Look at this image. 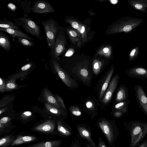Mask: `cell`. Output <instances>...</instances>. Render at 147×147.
Segmentation results:
<instances>
[{"mask_svg": "<svg viewBox=\"0 0 147 147\" xmlns=\"http://www.w3.org/2000/svg\"><path fill=\"white\" fill-rule=\"evenodd\" d=\"M53 57L52 59L53 67L60 79L68 87L75 86L76 85L75 82L61 68L57 62L54 59Z\"/></svg>", "mask_w": 147, "mask_h": 147, "instance_id": "5", "label": "cell"}, {"mask_svg": "<svg viewBox=\"0 0 147 147\" xmlns=\"http://www.w3.org/2000/svg\"><path fill=\"white\" fill-rule=\"evenodd\" d=\"M52 126L51 122L48 121L46 123L39 126L38 127L39 129H41L42 130L45 131H48L51 129Z\"/></svg>", "mask_w": 147, "mask_h": 147, "instance_id": "26", "label": "cell"}, {"mask_svg": "<svg viewBox=\"0 0 147 147\" xmlns=\"http://www.w3.org/2000/svg\"><path fill=\"white\" fill-rule=\"evenodd\" d=\"M98 147H107L104 142L100 137L98 138Z\"/></svg>", "mask_w": 147, "mask_h": 147, "instance_id": "36", "label": "cell"}, {"mask_svg": "<svg viewBox=\"0 0 147 147\" xmlns=\"http://www.w3.org/2000/svg\"><path fill=\"white\" fill-rule=\"evenodd\" d=\"M122 113L121 111H118L115 112L114 113V115L116 117H118L122 116Z\"/></svg>", "mask_w": 147, "mask_h": 147, "instance_id": "40", "label": "cell"}, {"mask_svg": "<svg viewBox=\"0 0 147 147\" xmlns=\"http://www.w3.org/2000/svg\"><path fill=\"white\" fill-rule=\"evenodd\" d=\"M43 96L44 99L47 103L58 108H62L55 97L47 88L44 89Z\"/></svg>", "mask_w": 147, "mask_h": 147, "instance_id": "13", "label": "cell"}, {"mask_svg": "<svg viewBox=\"0 0 147 147\" xmlns=\"http://www.w3.org/2000/svg\"><path fill=\"white\" fill-rule=\"evenodd\" d=\"M7 7L11 11L14 12L17 9V7L14 4L9 3L7 5Z\"/></svg>", "mask_w": 147, "mask_h": 147, "instance_id": "35", "label": "cell"}, {"mask_svg": "<svg viewBox=\"0 0 147 147\" xmlns=\"http://www.w3.org/2000/svg\"><path fill=\"white\" fill-rule=\"evenodd\" d=\"M41 24L45 32L47 47L50 49L51 54L52 55L58 27V24L55 20L51 18L42 21Z\"/></svg>", "mask_w": 147, "mask_h": 147, "instance_id": "3", "label": "cell"}, {"mask_svg": "<svg viewBox=\"0 0 147 147\" xmlns=\"http://www.w3.org/2000/svg\"><path fill=\"white\" fill-rule=\"evenodd\" d=\"M13 99V98H12V97H10L8 96L3 98L0 102V108H1L4 107Z\"/></svg>", "mask_w": 147, "mask_h": 147, "instance_id": "29", "label": "cell"}, {"mask_svg": "<svg viewBox=\"0 0 147 147\" xmlns=\"http://www.w3.org/2000/svg\"><path fill=\"white\" fill-rule=\"evenodd\" d=\"M0 46L5 50L9 51L11 48L9 38L4 32L0 31Z\"/></svg>", "mask_w": 147, "mask_h": 147, "instance_id": "14", "label": "cell"}, {"mask_svg": "<svg viewBox=\"0 0 147 147\" xmlns=\"http://www.w3.org/2000/svg\"><path fill=\"white\" fill-rule=\"evenodd\" d=\"M9 118L7 117H4L2 118L0 120L1 123H6L8 120Z\"/></svg>", "mask_w": 147, "mask_h": 147, "instance_id": "39", "label": "cell"}, {"mask_svg": "<svg viewBox=\"0 0 147 147\" xmlns=\"http://www.w3.org/2000/svg\"><path fill=\"white\" fill-rule=\"evenodd\" d=\"M126 128L131 136L129 147H135L147 135V123L135 121L127 124Z\"/></svg>", "mask_w": 147, "mask_h": 147, "instance_id": "1", "label": "cell"}, {"mask_svg": "<svg viewBox=\"0 0 147 147\" xmlns=\"http://www.w3.org/2000/svg\"><path fill=\"white\" fill-rule=\"evenodd\" d=\"M6 83L2 78H0V92L1 93L5 91Z\"/></svg>", "mask_w": 147, "mask_h": 147, "instance_id": "33", "label": "cell"}, {"mask_svg": "<svg viewBox=\"0 0 147 147\" xmlns=\"http://www.w3.org/2000/svg\"><path fill=\"white\" fill-rule=\"evenodd\" d=\"M20 78V76L19 74H17L13 76L6 82L5 91H10L14 90L18 88V86L16 83V80Z\"/></svg>", "mask_w": 147, "mask_h": 147, "instance_id": "15", "label": "cell"}, {"mask_svg": "<svg viewBox=\"0 0 147 147\" xmlns=\"http://www.w3.org/2000/svg\"><path fill=\"white\" fill-rule=\"evenodd\" d=\"M18 42L23 46L26 47H30L34 46L33 42L22 37H16Z\"/></svg>", "mask_w": 147, "mask_h": 147, "instance_id": "23", "label": "cell"}, {"mask_svg": "<svg viewBox=\"0 0 147 147\" xmlns=\"http://www.w3.org/2000/svg\"><path fill=\"white\" fill-rule=\"evenodd\" d=\"M78 71L79 75L83 79L86 80L88 78V72L86 69L84 68L80 69Z\"/></svg>", "mask_w": 147, "mask_h": 147, "instance_id": "27", "label": "cell"}, {"mask_svg": "<svg viewBox=\"0 0 147 147\" xmlns=\"http://www.w3.org/2000/svg\"><path fill=\"white\" fill-rule=\"evenodd\" d=\"M138 48L137 47L133 49L130 53L129 58V60L131 61L134 60L138 55Z\"/></svg>", "mask_w": 147, "mask_h": 147, "instance_id": "30", "label": "cell"}, {"mask_svg": "<svg viewBox=\"0 0 147 147\" xmlns=\"http://www.w3.org/2000/svg\"><path fill=\"white\" fill-rule=\"evenodd\" d=\"M70 110L73 115L76 116H80L82 113L80 109L76 106H73L70 108Z\"/></svg>", "mask_w": 147, "mask_h": 147, "instance_id": "28", "label": "cell"}, {"mask_svg": "<svg viewBox=\"0 0 147 147\" xmlns=\"http://www.w3.org/2000/svg\"><path fill=\"white\" fill-rule=\"evenodd\" d=\"M18 27L21 26L27 32L32 36L42 40L40 35V27L31 18L21 17L13 19Z\"/></svg>", "mask_w": 147, "mask_h": 147, "instance_id": "4", "label": "cell"}, {"mask_svg": "<svg viewBox=\"0 0 147 147\" xmlns=\"http://www.w3.org/2000/svg\"><path fill=\"white\" fill-rule=\"evenodd\" d=\"M126 73L128 76L131 77L147 79V69L143 67L131 68L127 70Z\"/></svg>", "mask_w": 147, "mask_h": 147, "instance_id": "10", "label": "cell"}, {"mask_svg": "<svg viewBox=\"0 0 147 147\" xmlns=\"http://www.w3.org/2000/svg\"><path fill=\"white\" fill-rule=\"evenodd\" d=\"M103 51L105 53H107L109 51V49L108 48H105L103 49Z\"/></svg>", "mask_w": 147, "mask_h": 147, "instance_id": "47", "label": "cell"}, {"mask_svg": "<svg viewBox=\"0 0 147 147\" xmlns=\"http://www.w3.org/2000/svg\"><path fill=\"white\" fill-rule=\"evenodd\" d=\"M81 144L79 139H76L71 143L70 147H80Z\"/></svg>", "mask_w": 147, "mask_h": 147, "instance_id": "34", "label": "cell"}, {"mask_svg": "<svg viewBox=\"0 0 147 147\" xmlns=\"http://www.w3.org/2000/svg\"><path fill=\"white\" fill-rule=\"evenodd\" d=\"M32 115L31 112L30 111H26L23 112L22 114V116L24 117H28Z\"/></svg>", "mask_w": 147, "mask_h": 147, "instance_id": "37", "label": "cell"}, {"mask_svg": "<svg viewBox=\"0 0 147 147\" xmlns=\"http://www.w3.org/2000/svg\"><path fill=\"white\" fill-rule=\"evenodd\" d=\"M0 31L6 32L9 34L12 38L13 40H15V38L21 37L26 38L29 40H34V39L19 30L11 29L0 28Z\"/></svg>", "mask_w": 147, "mask_h": 147, "instance_id": "12", "label": "cell"}, {"mask_svg": "<svg viewBox=\"0 0 147 147\" xmlns=\"http://www.w3.org/2000/svg\"><path fill=\"white\" fill-rule=\"evenodd\" d=\"M77 129L80 136L86 139L93 147H97L92 139L90 129L85 124H79Z\"/></svg>", "mask_w": 147, "mask_h": 147, "instance_id": "8", "label": "cell"}, {"mask_svg": "<svg viewBox=\"0 0 147 147\" xmlns=\"http://www.w3.org/2000/svg\"><path fill=\"white\" fill-rule=\"evenodd\" d=\"M87 147H93L90 144L88 145L87 146Z\"/></svg>", "mask_w": 147, "mask_h": 147, "instance_id": "50", "label": "cell"}, {"mask_svg": "<svg viewBox=\"0 0 147 147\" xmlns=\"http://www.w3.org/2000/svg\"><path fill=\"white\" fill-rule=\"evenodd\" d=\"M71 25L73 28L75 29H77L78 27V23L76 21L73 22L72 23Z\"/></svg>", "mask_w": 147, "mask_h": 147, "instance_id": "43", "label": "cell"}, {"mask_svg": "<svg viewBox=\"0 0 147 147\" xmlns=\"http://www.w3.org/2000/svg\"><path fill=\"white\" fill-rule=\"evenodd\" d=\"M55 97L61 108L65 110L66 109V107L62 98L58 95H56Z\"/></svg>", "mask_w": 147, "mask_h": 147, "instance_id": "32", "label": "cell"}, {"mask_svg": "<svg viewBox=\"0 0 147 147\" xmlns=\"http://www.w3.org/2000/svg\"><path fill=\"white\" fill-rule=\"evenodd\" d=\"M7 109V108L6 107L2 109H1L0 110V114L1 115L2 113L6 111Z\"/></svg>", "mask_w": 147, "mask_h": 147, "instance_id": "46", "label": "cell"}, {"mask_svg": "<svg viewBox=\"0 0 147 147\" xmlns=\"http://www.w3.org/2000/svg\"><path fill=\"white\" fill-rule=\"evenodd\" d=\"M0 28H11L22 31L19 28L17 24L10 21L4 18L2 20H0Z\"/></svg>", "mask_w": 147, "mask_h": 147, "instance_id": "17", "label": "cell"}, {"mask_svg": "<svg viewBox=\"0 0 147 147\" xmlns=\"http://www.w3.org/2000/svg\"><path fill=\"white\" fill-rule=\"evenodd\" d=\"M128 102V101H126L119 102L115 105V108L119 111H121L123 113H124L126 111L127 105Z\"/></svg>", "mask_w": 147, "mask_h": 147, "instance_id": "24", "label": "cell"}, {"mask_svg": "<svg viewBox=\"0 0 147 147\" xmlns=\"http://www.w3.org/2000/svg\"><path fill=\"white\" fill-rule=\"evenodd\" d=\"M86 106L88 108L91 109L92 107L93 103L91 102L88 101L86 103Z\"/></svg>", "mask_w": 147, "mask_h": 147, "instance_id": "41", "label": "cell"}, {"mask_svg": "<svg viewBox=\"0 0 147 147\" xmlns=\"http://www.w3.org/2000/svg\"><path fill=\"white\" fill-rule=\"evenodd\" d=\"M73 52L71 51H68L66 53L65 55L66 56L69 57L71 56L73 54Z\"/></svg>", "mask_w": 147, "mask_h": 147, "instance_id": "44", "label": "cell"}, {"mask_svg": "<svg viewBox=\"0 0 147 147\" xmlns=\"http://www.w3.org/2000/svg\"><path fill=\"white\" fill-rule=\"evenodd\" d=\"M32 64L31 63H28L23 66L21 69V72L19 73L21 78V80H24L27 76V71L31 67Z\"/></svg>", "mask_w": 147, "mask_h": 147, "instance_id": "22", "label": "cell"}, {"mask_svg": "<svg viewBox=\"0 0 147 147\" xmlns=\"http://www.w3.org/2000/svg\"><path fill=\"white\" fill-rule=\"evenodd\" d=\"M138 147H147V138L139 145Z\"/></svg>", "mask_w": 147, "mask_h": 147, "instance_id": "38", "label": "cell"}, {"mask_svg": "<svg viewBox=\"0 0 147 147\" xmlns=\"http://www.w3.org/2000/svg\"><path fill=\"white\" fill-rule=\"evenodd\" d=\"M31 10L33 12L36 13H52L55 11L50 3L41 0L34 2Z\"/></svg>", "mask_w": 147, "mask_h": 147, "instance_id": "6", "label": "cell"}, {"mask_svg": "<svg viewBox=\"0 0 147 147\" xmlns=\"http://www.w3.org/2000/svg\"><path fill=\"white\" fill-rule=\"evenodd\" d=\"M6 139L5 138L1 139L0 140V145L1 146L5 143Z\"/></svg>", "mask_w": 147, "mask_h": 147, "instance_id": "45", "label": "cell"}, {"mask_svg": "<svg viewBox=\"0 0 147 147\" xmlns=\"http://www.w3.org/2000/svg\"><path fill=\"white\" fill-rule=\"evenodd\" d=\"M85 30V28L84 26H83L82 27V30L81 31V32L82 33H83L84 31Z\"/></svg>", "mask_w": 147, "mask_h": 147, "instance_id": "49", "label": "cell"}, {"mask_svg": "<svg viewBox=\"0 0 147 147\" xmlns=\"http://www.w3.org/2000/svg\"><path fill=\"white\" fill-rule=\"evenodd\" d=\"M135 89L137 97L140 105L147 114V97L140 86H136Z\"/></svg>", "mask_w": 147, "mask_h": 147, "instance_id": "11", "label": "cell"}, {"mask_svg": "<svg viewBox=\"0 0 147 147\" xmlns=\"http://www.w3.org/2000/svg\"><path fill=\"white\" fill-rule=\"evenodd\" d=\"M114 71V68H112L109 71L106 78L105 82L102 87L99 94V98L101 99L105 93L108 86L110 80L112 77Z\"/></svg>", "mask_w": 147, "mask_h": 147, "instance_id": "18", "label": "cell"}, {"mask_svg": "<svg viewBox=\"0 0 147 147\" xmlns=\"http://www.w3.org/2000/svg\"><path fill=\"white\" fill-rule=\"evenodd\" d=\"M101 64L98 61H96L94 63L93 65V71L94 73L98 74L100 72Z\"/></svg>", "mask_w": 147, "mask_h": 147, "instance_id": "31", "label": "cell"}, {"mask_svg": "<svg viewBox=\"0 0 147 147\" xmlns=\"http://www.w3.org/2000/svg\"><path fill=\"white\" fill-rule=\"evenodd\" d=\"M119 76L116 75L114 76L111 81L105 94L102 100V102L104 103H108L111 100L118 84Z\"/></svg>", "mask_w": 147, "mask_h": 147, "instance_id": "9", "label": "cell"}, {"mask_svg": "<svg viewBox=\"0 0 147 147\" xmlns=\"http://www.w3.org/2000/svg\"><path fill=\"white\" fill-rule=\"evenodd\" d=\"M69 33L70 35L74 37H76L77 36L76 32L73 30H70L69 32Z\"/></svg>", "mask_w": 147, "mask_h": 147, "instance_id": "42", "label": "cell"}, {"mask_svg": "<svg viewBox=\"0 0 147 147\" xmlns=\"http://www.w3.org/2000/svg\"><path fill=\"white\" fill-rule=\"evenodd\" d=\"M127 94L126 90L123 86H121L118 90L117 94L115 101L119 102L126 100Z\"/></svg>", "mask_w": 147, "mask_h": 147, "instance_id": "21", "label": "cell"}, {"mask_svg": "<svg viewBox=\"0 0 147 147\" xmlns=\"http://www.w3.org/2000/svg\"><path fill=\"white\" fill-rule=\"evenodd\" d=\"M32 138L29 136H26L20 138L16 139L13 142L14 144H18L30 141L32 140Z\"/></svg>", "mask_w": 147, "mask_h": 147, "instance_id": "25", "label": "cell"}, {"mask_svg": "<svg viewBox=\"0 0 147 147\" xmlns=\"http://www.w3.org/2000/svg\"><path fill=\"white\" fill-rule=\"evenodd\" d=\"M45 107L49 112L53 114L56 115H61L65 114L61 109L55 107L48 103H47L45 104Z\"/></svg>", "mask_w": 147, "mask_h": 147, "instance_id": "20", "label": "cell"}, {"mask_svg": "<svg viewBox=\"0 0 147 147\" xmlns=\"http://www.w3.org/2000/svg\"><path fill=\"white\" fill-rule=\"evenodd\" d=\"M58 129L62 134L66 137H69L72 134V129L70 126L63 125L60 122L58 124Z\"/></svg>", "mask_w": 147, "mask_h": 147, "instance_id": "19", "label": "cell"}, {"mask_svg": "<svg viewBox=\"0 0 147 147\" xmlns=\"http://www.w3.org/2000/svg\"><path fill=\"white\" fill-rule=\"evenodd\" d=\"M111 3L113 4L117 3V0H111Z\"/></svg>", "mask_w": 147, "mask_h": 147, "instance_id": "48", "label": "cell"}, {"mask_svg": "<svg viewBox=\"0 0 147 147\" xmlns=\"http://www.w3.org/2000/svg\"><path fill=\"white\" fill-rule=\"evenodd\" d=\"M97 124L105 135L109 144L111 146L113 145L119 134L118 129L115 123L104 119L99 120Z\"/></svg>", "mask_w": 147, "mask_h": 147, "instance_id": "2", "label": "cell"}, {"mask_svg": "<svg viewBox=\"0 0 147 147\" xmlns=\"http://www.w3.org/2000/svg\"><path fill=\"white\" fill-rule=\"evenodd\" d=\"M65 43L64 37L61 32H59L58 27L55 41L53 53L51 55L55 58H57L64 50Z\"/></svg>", "mask_w": 147, "mask_h": 147, "instance_id": "7", "label": "cell"}, {"mask_svg": "<svg viewBox=\"0 0 147 147\" xmlns=\"http://www.w3.org/2000/svg\"><path fill=\"white\" fill-rule=\"evenodd\" d=\"M128 1L134 8L138 10L145 11L147 8V0H133Z\"/></svg>", "mask_w": 147, "mask_h": 147, "instance_id": "16", "label": "cell"}]
</instances>
